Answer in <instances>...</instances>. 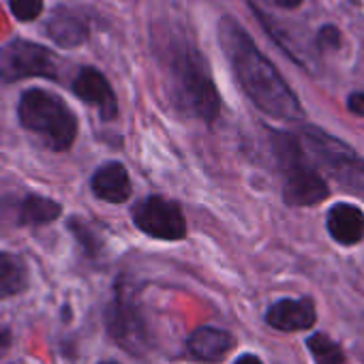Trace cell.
<instances>
[{
  "mask_svg": "<svg viewBox=\"0 0 364 364\" xmlns=\"http://www.w3.org/2000/svg\"><path fill=\"white\" fill-rule=\"evenodd\" d=\"M101 364H118V362H101Z\"/></svg>",
  "mask_w": 364,
  "mask_h": 364,
  "instance_id": "obj_24",
  "label": "cell"
},
{
  "mask_svg": "<svg viewBox=\"0 0 364 364\" xmlns=\"http://www.w3.org/2000/svg\"><path fill=\"white\" fill-rule=\"evenodd\" d=\"M133 223L139 232L159 240H182L187 236V221L180 206L159 196L144 198L135 204Z\"/></svg>",
  "mask_w": 364,
  "mask_h": 364,
  "instance_id": "obj_7",
  "label": "cell"
},
{
  "mask_svg": "<svg viewBox=\"0 0 364 364\" xmlns=\"http://www.w3.org/2000/svg\"><path fill=\"white\" fill-rule=\"evenodd\" d=\"M234 347V338L230 332L219 330V328H200L191 334L189 338V349L196 358L215 362L221 360L230 349Z\"/></svg>",
  "mask_w": 364,
  "mask_h": 364,
  "instance_id": "obj_14",
  "label": "cell"
},
{
  "mask_svg": "<svg viewBox=\"0 0 364 364\" xmlns=\"http://www.w3.org/2000/svg\"><path fill=\"white\" fill-rule=\"evenodd\" d=\"M90 189L103 202L109 204L127 202L131 198V178L127 167L118 161H109L101 165L90 180Z\"/></svg>",
  "mask_w": 364,
  "mask_h": 364,
  "instance_id": "obj_11",
  "label": "cell"
},
{
  "mask_svg": "<svg viewBox=\"0 0 364 364\" xmlns=\"http://www.w3.org/2000/svg\"><path fill=\"white\" fill-rule=\"evenodd\" d=\"M347 107H349L351 114L364 118V92H353V95H349V97H347Z\"/></svg>",
  "mask_w": 364,
  "mask_h": 364,
  "instance_id": "obj_21",
  "label": "cell"
},
{
  "mask_svg": "<svg viewBox=\"0 0 364 364\" xmlns=\"http://www.w3.org/2000/svg\"><path fill=\"white\" fill-rule=\"evenodd\" d=\"M73 92L86 101V103H92L101 118L103 120H114L118 116V101H116V95L107 82V77L92 69V67H84L80 69V73L75 75L73 80Z\"/></svg>",
  "mask_w": 364,
  "mask_h": 364,
  "instance_id": "obj_8",
  "label": "cell"
},
{
  "mask_svg": "<svg viewBox=\"0 0 364 364\" xmlns=\"http://www.w3.org/2000/svg\"><path fill=\"white\" fill-rule=\"evenodd\" d=\"M60 210H63L60 204L50 198L28 196L20 204V223L22 225H46V223L56 221L60 217Z\"/></svg>",
  "mask_w": 364,
  "mask_h": 364,
  "instance_id": "obj_16",
  "label": "cell"
},
{
  "mask_svg": "<svg viewBox=\"0 0 364 364\" xmlns=\"http://www.w3.org/2000/svg\"><path fill=\"white\" fill-rule=\"evenodd\" d=\"M165 84L176 109L185 116L215 122L221 114V97L213 82L208 63L185 37H171L161 60Z\"/></svg>",
  "mask_w": 364,
  "mask_h": 364,
  "instance_id": "obj_2",
  "label": "cell"
},
{
  "mask_svg": "<svg viewBox=\"0 0 364 364\" xmlns=\"http://www.w3.org/2000/svg\"><path fill=\"white\" fill-rule=\"evenodd\" d=\"M69 230L75 234V238L84 245V249L90 253V255H95L97 251H99V238L92 234V230L86 225V223H82V221H77V219H73V221H69Z\"/></svg>",
  "mask_w": 364,
  "mask_h": 364,
  "instance_id": "obj_19",
  "label": "cell"
},
{
  "mask_svg": "<svg viewBox=\"0 0 364 364\" xmlns=\"http://www.w3.org/2000/svg\"><path fill=\"white\" fill-rule=\"evenodd\" d=\"M28 285V270L22 257L0 253V298H9L24 291Z\"/></svg>",
  "mask_w": 364,
  "mask_h": 364,
  "instance_id": "obj_15",
  "label": "cell"
},
{
  "mask_svg": "<svg viewBox=\"0 0 364 364\" xmlns=\"http://www.w3.org/2000/svg\"><path fill=\"white\" fill-rule=\"evenodd\" d=\"M272 150L283 173V200L289 206H315L328 198V185L304 154L298 135L287 131L272 133Z\"/></svg>",
  "mask_w": 364,
  "mask_h": 364,
  "instance_id": "obj_3",
  "label": "cell"
},
{
  "mask_svg": "<svg viewBox=\"0 0 364 364\" xmlns=\"http://www.w3.org/2000/svg\"><path fill=\"white\" fill-rule=\"evenodd\" d=\"M219 43L234 69L240 88L264 114L289 122L304 118V109L296 92L283 80L279 69L266 58V54H262V50L236 18H221Z\"/></svg>",
  "mask_w": 364,
  "mask_h": 364,
  "instance_id": "obj_1",
  "label": "cell"
},
{
  "mask_svg": "<svg viewBox=\"0 0 364 364\" xmlns=\"http://www.w3.org/2000/svg\"><path fill=\"white\" fill-rule=\"evenodd\" d=\"M48 37L63 50H71V48H80L82 43H86L88 39V26L86 22L71 14L65 7H58L52 18L48 20Z\"/></svg>",
  "mask_w": 364,
  "mask_h": 364,
  "instance_id": "obj_13",
  "label": "cell"
},
{
  "mask_svg": "<svg viewBox=\"0 0 364 364\" xmlns=\"http://www.w3.org/2000/svg\"><path fill=\"white\" fill-rule=\"evenodd\" d=\"M326 228L338 245H358L364 238V213L353 204H334L328 210Z\"/></svg>",
  "mask_w": 364,
  "mask_h": 364,
  "instance_id": "obj_12",
  "label": "cell"
},
{
  "mask_svg": "<svg viewBox=\"0 0 364 364\" xmlns=\"http://www.w3.org/2000/svg\"><path fill=\"white\" fill-rule=\"evenodd\" d=\"M341 46V33L336 26L328 24L317 33V48L319 50H336Z\"/></svg>",
  "mask_w": 364,
  "mask_h": 364,
  "instance_id": "obj_20",
  "label": "cell"
},
{
  "mask_svg": "<svg viewBox=\"0 0 364 364\" xmlns=\"http://www.w3.org/2000/svg\"><path fill=\"white\" fill-rule=\"evenodd\" d=\"M234 364H264L257 355H251V353H247V355H242V358H238Z\"/></svg>",
  "mask_w": 364,
  "mask_h": 364,
  "instance_id": "obj_23",
  "label": "cell"
},
{
  "mask_svg": "<svg viewBox=\"0 0 364 364\" xmlns=\"http://www.w3.org/2000/svg\"><path fill=\"white\" fill-rule=\"evenodd\" d=\"M298 139L311 154L313 165L323 169L343 189L364 198V156H360L343 139L311 124L300 129Z\"/></svg>",
  "mask_w": 364,
  "mask_h": 364,
  "instance_id": "obj_5",
  "label": "cell"
},
{
  "mask_svg": "<svg viewBox=\"0 0 364 364\" xmlns=\"http://www.w3.org/2000/svg\"><path fill=\"white\" fill-rule=\"evenodd\" d=\"M107 328L120 345L133 351H137L141 347V341L146 338L144 326L135 306L122 294L114 300V304L107 311Z\"/></svg>",
  "mask_w": 364,
  "mask_h": 364,
  "instance_id": "obj_10",
  "label": "cell"
},
{
  "mask_svg": "<svg viewBox=\"0 0 364 364\" xmlns=\"http://www.w3.org/2000/svg\"><path fill=\"white\" fill-rule=\"evenodd\" d=\"M270 3L277 7H283V9H296L302 5V0H270Z\"/></svg>",
  "mask_w": 364,
  "mask_h": 364,
  "instance_id": "obj_22",
  "label": "cell"
},
{
  "mask_svg": "<svg viewBox=\"0 0 364 364\" xmlns=\"http://www.w3.org/2000/svg\"><path fill=\"white\" fill-rule=\"evenodd\" d=\"M315 319L317 311L311 298H283L274 302L266 313V321L281 332L309 330Z\"/></svg>",
  "mask_w": 364,
  "mask_h": 364,
  "instance_id": "obj_9",
  "label": "cell"
},
{
  "mask_svg": "<svg viewBox=\"0 0 364 364\" xmlns=\"http://www.w3.org/2000/svg\"><path fill=\"white\" fill-rule=\"evenodd\" d=\"M58 75L54 54L35 41L14 39L0 50V80L14 84L28 77H48L54 80Z\"/></svg>",
  "mask_w": 364,
  "mask_h": 364,
  "instance_id": "obj_6",
  "label": "cell"
},
{
  "mask_svg": "<svg viewBox=\"0 0 364 364\" xmlns=\"http://www.w3.org/2000/svg\"><path fill=\"white\" fill-rule=\"evenodd\" d=\"M306 347L315 360V364H343L345 362V353L343 347L338 343H334L328 334L317 332L313 336H309Z\"/></svg>",
  "mask_w": 364,
  "mask_h": 364,
  "instance_id": "obj_17",
  "label": "cell"
},
{
  "mask_svg": "<svg viewBox=\"0 0 364 364\" xmlns=\"http://www.w3.org/2000/svg\"><path fill=\"white\" fill-rule=\"evenodd\" d=\"M9 9L20 22H33L43 11V0H9Z\"/></svg>",
  "mask_w": 364,
  "mask_h": 364,
  "instance_id": "obj_18",
  "label": "cell"
},
{
  "mask_svg": "<svg viewBox=\"0 0 364 364\" xmlns=\"http://www.w3.org/2000/svg\"><path fill=\"white\" fill-rule=\"evenodd\" d=\"M18 116L24 129L39 135L48 148L56 152H65L73 146L77 135V118L69 109V105L41 88L26 90L20 97Z\"/></svg>",
  "mask_w": 364,
  "mask_h": 364,
  "instance_id": "obj_4",
  "label": "cell"
}]
</instances>
